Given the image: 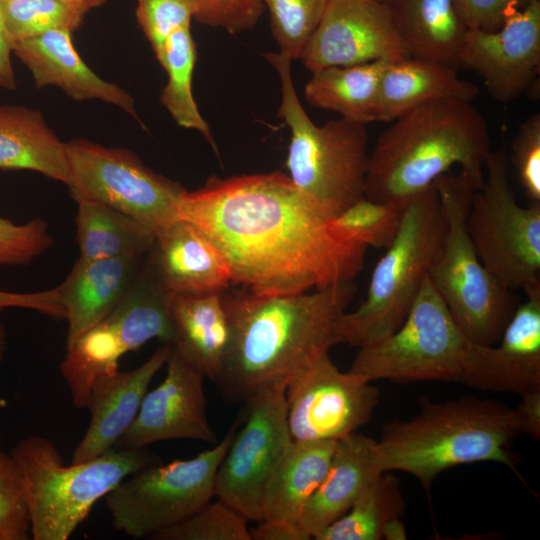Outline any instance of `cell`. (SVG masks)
<instances>
[{"instance_id": "obj_21", "label": "cell", "mask_w": 540, "mask_h": 540, "mask_svg": "<svg viewBox=\"0 0 540 540\" xmlns=\"http://www.w3.org/2000/svg\"><path fill=\"white\" fill-rule=\"evenodd\" d=\"M146 260L169 295L222 293L232 284L229 267L218 249L197 227L182 219L155 233Z\"/></svg>"}, {"instance_id": "obj_32", "label": "cell", "mask_w": 540, "mask_h": 540, "mask_svg": "<svg viewBox=\"0 0 540 540\" xmlns=\"http://www.w3.org/2000/svg\"><path fill=\"white\" fill-rule=\"evenodd\" d=\"M406 502L400 480L383 472L350 509L322 530L316 540H379L389 522L400 518Z\"/></svg>"}, {"instance_id": "obj_37", "label": "cell", "mask_w": 540, "mask_h": 540, "mask_svg": "<svg viewBox=\"0 0 540 540\" xmlns=\"http://www.w3.org/2000/svg\"><path fill=\"white\" fill-rule=\"evenodd\" d=\"M157 540H251L248 520L223 501H210L187 519L160 530Z\"/></svg>"}, {"instance_id": "obj_48", "label": "cell", "mask_w": 540, "mask_h": 540, "mask_svg": "<svg viewBox=\"0 0 540 540\" xmlns=\"http://www.w3.org/2000/svg\"><path fill=\"white\" fill-rule=\"evenodd\" d=\"M383 538L388 540L406 539L405 527L400 518L388 523L384 530Z\"/></svg>"}, {"instance_id": "obj_16", "label": "cell", "mask_w": 540, "mask_h": 540, "mask_svg": "<svg viewBox=\"0 0 540 540\" xmlns=\"http://www.w3.org/2000/svg\"><path fill=\"white\" fill-rule=\"evenodd\" d=\"M411 57L380 0H328L322 18L299 60L311 72L377 60Z\"/></svg>"}, {"instance_id": "obj_13", "label": "cell", "mask_w": 540, "mask_h": 540, "mask_svg": "<svg viewBox=\"0 0 540 540\" xmlns=\"http://www.w3.org/2000/svg\"><path fill=\"white\" fill-rule=\"evenodd\" d=\"M73 199L100 202L156 233L177 219V203L186 190L155 173L124 148L74 139L65 142Z\"/></svg>"}, {"instance_id": "obj_31", "label": "cell", "mask_w": 540, "mask_h": 540, "mask_svg": "<svg viewBox=\"0 0 540 540\" xmlns=\"http://www.w3.org/2000/svg\"><path fill=\"white\" fill-rule=\"evenodd\" d=\"M76 240L81 260L146 255L155 233L128 215L89 199H75Z\"/></svg>"}, {"instance_id": "obj_27", "label": "cell", "mask_w": 540, "mask_h": 540, "mask_svg": "<svg viewBox=\"0 0 540 540\" xmlns=\"http://www.w3.org/2000/svg\"><path fill=\"white\" fill-rule=\"evenodd\" d=\"M335 446L336 441H291L265 487L262 520L298 523L328 470Z\"/></svg>"}, {"instance_id": "obj_50", "label": "cell", "mask_w": 540, "mask_h": 540, "mask_svg": "<svg viewBox=\"0 0 540 540\" xmlns=\"http://www.w3.org/2000/svg\"><path fill=\"white\" fill-rule=\"evenodd\" d=\"M6 349V332L3 325L0 324V363L3 360Z\"/></svg>"}, {"instance_id": "obj_14", "label": "cell", "mask_w": 540, "mask_h": 540, "mask_svg": "<svg viewBox=\"0 0 540 540\" xmlns=\"http://www.w3.org/2000/svg\"><path fill=\"white\" fill-rule=\"evenodd\" d=\"M287 382L256 390L247 399L245 420L237 428L217 469L214 496L248 521L263 519V493L291 443L287 422Z\"/></svg>"}, {"instance_id": "obj_2", "label": "cell", "mask_w": 540, "mask_h": 540, "mask_svg": "<svg viewBox=\"0 0 540 540\" xmlns=\"http://www.w3.org/2000/svg\"><path fill=\"white\" fill-rule=\"evenodd\" d=\"M356 291L353 281L313 292L261 295L246 288L221 293L231 330L217 381L233 399L287 382L341 343L338 321Z\"/></svg>"}, {"instance_id": "obj_23", "label": "cell", "mask_w": 540, "mask_h": 540, "mask_svg": "<svg viewBox=\"0 0 540 540\" xmlns=\"http://www.w3.org/2000/svg\"><path fill=\"white\" fill-rule=\"evenodd\" d=\"M382 473L377 440L355 432L337 440L328 470L304 507L299 526L314 539L344 515Z\"/></svg>"}, {"instance_id": "obj_46", "label": "cell", "mask_w": 540, "mask_h": 540, "mask_svg": "<svg viewBox=\"0 0 540 540\" xmlns=\"http://www.w3.org/2000/svg\"><path fill=\"white\" fill-rule=\"evenodd\" d=\"M251 540H309L298 523H285L269 520L257 522L250 529Z\"/></svg>"}, {"instance_id": "obj_44", "label": "cell", "mask_w": 540, "mask_h": 540, "mask_svg": "<svg viewBox=\"0 0 540 540\" xmlns=\"http://www.w3.org/2000/svg\"><path fill=\"white\" fill-rule=\"evenodd\" d=\"M6 308L30 309L54 319L65 320V311L57 287L31 293L0 290V310Z\"/></svg>"}, {"instance_id": "obj_15", "label": "cell", "mask_w": 540, "mask_h": 540, "mask_svg": "<svg viewBox=\"0 0 540 540\" xmlns=\"http://www.w3.org/2000/svg\"><path fill=\"white\" fill-rule=\"evenodd\" d=\"M285 397L292 440L337 441L370 420L379 390L325 353L288 381Z\"/></svg>"}, {"instance_id": "obj_11", "label": "cell", "mask_w": 540, "mask_h": 540, "mask_svg": "<svg viewBox=\"0 0 540 540\" xmlns=\"http://www.w3.org/2000/svg\"><path fill=\"white\" fill-rule=\"evenodd\" d=\"M468 343L427 276L403 323L359 348L348 371L370 382H458Z\"/></svg>"}, {"instance_id": "obj_20", "label": "cell", "mask_w": 540, "mask_h": 540, "mask_svg": "<svg viewBox=\"0 0 540 540\" xmlns=\"http://www.w3.org/2000/svg\"><path fill=\"white\" fill-rule=\"evenodd\" d=\"M171 345L159 347L135 369H119L97 377L90 388L86 407L90 420L74 449L72 463L85 462L114 449L137 416L155 374L165 365Z\"/></svg>"}, {"instance_id": "obj_28", "label": "cell", "mask_w": 540, "mask_h": 540, "mask_svg": "<svg viewBox=\"0 0 540 540\" xmlns=\"http://www.w3.org/2000/svg\"><path fill=\"white\" fill-rule=\"evenodd\" d=\"M0 169L31 170L70 184L65 143L36 109L0 105Z\"/></svg>"}, {"instance_id": "obj_42", "label": "cell", "mask_w": 540, "mask_h": 540, "mask_svg": "<svg viewBox=\"0 0 540 540\" xmlns=\"http://www.w3.org/2000/svg\"><path fill=\"white\" fill-rule=\"evenodd\" d=\"M193 19L212 28H222L230 34L253 29L266 10L262 0H193Z\"/></svg>"}, {"instance_id": "obj_38", "label": "cell", "mask_w": 540, "mask_h": 540, "mask_svg": "<svg viewBox=\"0 0 540 540\" xmlns=\"http://www.w3.org/2000/svg\"><path fill=\"white\" fill-rule=\"evenodd\" d=\"M31 525L20 470L11 454L0 450V540H27Z\"/></svg>"}, {"instance_id": "obj_9", "label": "cell", "mask_w": 540, "mask_h": 540, "mask_svg": "<svg viewBox=\"0 0 540 540\" xmlns=\"http://www.w3.org/2000/svg\"><path fill=\"white\" fill-rule=\"evenodd\" d=\"M484 171L466 220L475 250L505 287L525 294L540 289V203L518 204L504 150L491 151Z\"/></svg>"}, {"instance_id": "obj_45", "label": "cell", "mask_w": 540, "mask_h": 540, "mask_svg": "<svg viewBox=\"0 0 540 540\" xmlns=\"http://www.w3.org/2000/svg\"><path fill=\"white\" fill-rule=\"evenodd\" d=\"M521 397V402L513 408L518 434H526L538 440L540 437V390Z\"/></svg>"}, {"instance_id": "obj_29", "label": "cell", "mask_w": 540, "mask_h": 540, "mask_svg": "<svg viewBox=\"0 0 540 540\" xmlns=\"http://www.w3.org/2000/svg\"><path fill=\"white\" fill-rule=\"evenodd\" d=\"M385 3L411 56L458 67L468 28L453 0H387Z\"/></svg>"}, {"instance_id": "obj_24", "label": "cell", "mask_w": 540, "mask_h": 540, "mask_svg": "<svg viewBox=\"0 0 540 540\" xmlns=\"http://www.w3.org/2000/svg\"><path fill=\"white\" fill-rule=\"evenodd\" d=\"M146 255L99 260L78 258L65 280L57 286L67 321L66 348L124 298Z\"/></svg>"}, {"instance_id": "obj_40", "label": "cell", "mask_w": 540, "mask_h": 540, "mask_svg": "<svg viewBox=\"0 0 540 540\" xmlns=\"http://www.w3.org/2000/svg\"><path fill=\"white\" fill-rule=\"evenodd\" d=\"M53 244L47 223L33 219L23 224L0 217V265H27Z\"/></svg>"}, {"instance_id": "obj_33", "label": "cell", "mask_w": 540, "mask_h": 540, "mask_svg": "<svg viewBox=\"0 0 540 540\" xmlns=\"http://www.w3.org/2000/svg\"><path fill=\"white\" fill-rule=\"evenodd\" d=\"M196 58V44L190 26L178 29L170 35L159 60L168 75L160 102L179 126L199 131L218 155L210 128L199 112L192 93Z\"/></svg>"}, {"instance_id": "obj_12", "label": "cell", "mask_w": 540, "mask_h": 540, "mask_svg": "<svg viewBox=\"0 0 540 540\" xmlns=\"http://www.w3.org/2000/svg\"><path fill=\"white\" fill-rule=\"evenodd\" d=\"M168 298L145 257L124 298L66 348L60 371L76 408L86 407L94 380L118 370L124 354L152 339L172 344L174 333Z\"/></svg>"}, {"instance_id": "obj_1", "label": "cell", "mask_w": 540, "mask_h": 540, "mask_svg": "<svg viewBox=\"0 0 540 540\" xmlns=\"http://www.w3.org/2000/svg\"><path fill=\"white\" fill-rule=\"evenodd\" d=\"M177 218L218 249L232 284L261 295L353 281L367 251L336 235L330 219L280 171L212 176L181 194Z\"/></svg>"}, {"instance_id": "obj_6", "label": "cell", "mask_w": 540, "mask_h": 540, "mask_svg": "<svg viewBox=\"0 0 540 540\" xmlns=\"http://www.w3.org/2000/svg\"><path fill=\"white\" fill-rule=\"evenodd\" d=\"M263 55L281 81L278 116L291 131L286 161L288 176L300 192L332 219L364 198L369 161L365 124L340 117L316 125L296 93L292 60L279 52Z\"/></svg>"}, {"instance_id": "obj_39", "label": "cell", "mask_w": 540, "mask_h": 540, "mask_svg": "<svg viewBox=\"0 0 540 540\" xmlns=\"http://www.w3.org/2000/svg\"><path fill=\"white\" fill-rule=\"evenodd\" d=\"M194 13L193 0H137V21L158 61L170 35L190 26Z\"/></svg>"}, {"instance_id": "obj_34", "label": "cell", "mask_w": 540, "mask_h": 540, "mask_svg": "<svg viewBox=\"0 0 540 540\" xmlns=\"http://www.w3.org/2000/svg\"><path fill=\"white\" fill-rule=\"evenodd\" d=\"M0 11L10 46L53 29L72 33L88 13L59 0H0Z\"/></svg>"}, {"instance_id": "obj_51", "label": "cell", "mask_w": 540, "mask_h": 540, "mask_svg": "<svg viewBox=\"0 0 540 540\" xmlns=\"http://www.w3.org/2000/svg\"><path fill=\"white\" fill-rule=\"evenodd\" d=\"M380 1L386 2L387 0H380Z\"/></svg>"}, {"instance_id": "obj_4", "label": "cell", "mask_w": 540, "mask_h": 540, "mask_svg": "<svg viewBox=\"0 0 540 540\" xmlns=\"http://www.w3.org/2000/svg\"><path fill=\"white\" fill-rule=\"evenodd\" d=\"M420 403L412 419L383 425L377 440L383 472L409 473L429 493L440 473L458 465L492 461L516 471L509 450L518 435L513 408L474 396Z\"/></svg>"}, {"instance_id": "obj_25", "label": "cell", "mask_w": 540, "mask_h": 540, "mask_svg": "<svg viewBox=\"0 0 540 540\" xmlns=\"http://www.w3.org/2000/svg\"><path fill=\"white\" fill-rule=\"evenodd\" d=\"M168 307L174 333L171 346L205 378L217 383L231 339L221 293L170 294Z\"/></svg>"}, {"instance_id": "obj_30", "label": "cell", "mask_w": 540, "mask_h": 540, "mask_svg": "<svg viewBox=\"0 0 540 540\" xmlns=\"http://www.w3.org/2000/svg\"><path fill=\"white\" fill-rule=\"evenodd\" d=\"M389 62L377 60L314 71L304 88L306 102L351 121L374 122L379 85Z\"/></svg>"}, {"instance_id": "obj_18", "label": "cell", "mask_w": 540, "mask_h": 540, "mask_svg": "<svg viewBox=\"0 0 540 540\" xmlns=\"http://www.w3.org/2000/svg\"><path fill=\"white\" fill-rule=\"evenodd\" d=\"M165 365L164 380L146 392L136 418L115 449L179 439L216 443L206 412L205 376L172 346Z\"/></svg>"}, {"instance_id": "obj_10", "label": "cell", "mask_w": 540, "mask_h": 540, "mask_svg": "<svg viewBox=\"0 0 540 540\" xmlns=\"http://www.w3.org/2000/svg\"><path fill=\"white\" fill-rule=\"evenodd\" d=\"M240 421L193 458L151 464L124 478L105 496L114 529L132 538L151 537L209 503L217 469Z\"/></svg>"}, {"instance_id": "obj_43", "label": "cell", "mask_w": 540, "mask_h": 540, "mask_svg": "<svg viewBox=\"0 0 540 540\" xmlns=\"http://www.w3.org/2000/svg\"><path fill=\"white\" fill-rule=\"evenodd\" d=\"M531 0H453L454 7L468 29L493 32L500 29L516 10Z\"/></svg>"}, {"instance_id": "obj_49", "label": "cell", "mask_w": 540, "mask_h": 540, "mask_svg": "<svg viewBox=\"0 0 540 540\" xmlns=\"http://www.w3.org/2000/svg\"><path fill=\"white\" fill-rule=\"evenodd\" d=\"M59 1L81 7L88 12L91 9L102 6L106 2V0H59Z\"/></svg>"}, {"instance_id": "obj_36", "label": "cell", "mask_w": 540, "mask_h": 540, "mask_svg": "<svg viewBox=\"0 0 540 540\" xmlns=\"http://www.w3.org/2000/svg\"><path fill=\"white\" fill-rule=\"evenodd\" d=\"M270 15L273 38L279 53L291 60L299 57L318 26L328 0H262Z\"/></svg>"}, {"instance_id": "obj_8", "label": "cell", "mask_w": 540, "mask_h": 540, "mask_svg": "<svg viewBox=\"0 0 540 540\" xmlns=\"http://www.w3.org/2000/svg\"><path fill=\"white\" fill-rule=\"evenodd\" d=\"M446 219L441 250L428 276L456 324L472 343L498 342L518 303L483 265L468 234L466 220L474 191L462 173L434 182Z\"/></svg>"}, {"instance_id": "obj_47", "label": "cell", "mask_w": 540, "mask_h": 540, "mask_svg": "<svg viewBox=\"0 0 540 540\" xmlns=\"http://www.w3.org/2000/svg\"><path fill=\"white\" fill-rule=\"evenodd\" d=\"M11 52L0 11V88L14 90L16 83L10 57Z\"/></svg>"}, {"instance_id": "obj_19", "label": "cell", "mask_w": 540, "mask_h": 540, "mask_svg": "<svg viewBox=\"0 0 540 540\" xmlns=\"http://www.w3.org/2000/svg\"><path fill=\"white\" fill-rule=\"evenodd\" d=\"M495 344L469 341L458 382L520 396L540 390V289L526 294Z\"/></svg>"}, {"instance_id": "obj_3", "label": "cell", "mask_w": 540, "mask_h": 540, "mask_svg": "<svg viewBox=\"0 0 540 540\" xmlns=\"http://www.w3.org/2000/svg\"><path fill=\"white\" fill-rule=\"evenodd\" d=\"M391 122L369 154L365 198L403 208L454 165L481 188L491 140L485 118L471 102L436 99Z\"/></svg>"}, {"instance_id": "obj_41", "label": "cell", "mask_w": 540, "mask_h": 540, "mask_svg": "<svg viewBox=\"0 0 540 540\" xmlns=\"http://www.w3.org/2000/svg\"><path fill=\"white\" fill-rule=\"evenodd\" d=\"M511 162L529 203H540V113L523 121L512 142Z\"/></svg>"}, {"instance_id": "obj_26", "label": "cell", "mask_w": 540, "mask_h": 540, "mask_svg": "<svg viewBox=\"0 0 540 540\" xmlns=\"http://www.w3.org/2000/svg\"><path fill=\"white\" fill-rule=\"evenodd\" d=\"M456 69L443 62L413 56L389 62L379 85L375 121L391 122L408 110L436 99L472 102L479 89L459 78Z\"/></svg>"}, {"instance_id": "obj_17", "label": "cell", "mask_w": 540, "mask_h": 540, "mask_svg": "<svg viewBox=\"0 0 540 540\" xmlns=\"http://www.w3.org/2000/svg\"><path fill=\"white\" fill-rule=\"evenodd\" d=\"M458 67L477 73L488 93L510 102L536 89L540 74V0L514 11L493 32L467 29Z\"/></svg>"}, {"instance_id": "obj_5", "label": "cell", "mask_w": 540, "mask_h": 540, "mask_svg": "<svg viewBox=\"0 0 540 540\" xmlns=\"http://www.w3.org/2000/svg\"><path fill=\"white\" fill-rule=\"evenodd\" d=\"M10 454L22 476L34 540L69 539L100 498L137 470L161 462L144 447L114 448L66 465L54 443L41 436L20 440Z\"/></svg>"}, {"instance_id": "obj_22", "label": "cell", "mask_w": 540, "mask_h": 540, "mask_svg": "<svg viewBox=\"0 0 540 540\" xmlns=\"http://www.w3.org/2000/svg\"><path fill=\"white\" fill-rule=\"evenodd\" d=\"M11 50L30 70L36 87L54 85L77 101L97 99L116 105L141 123L133 97L85 64L70 31L49 30L16 42Z\"/></svg>"}, {"instance_id": "obj_7", "label": "cell", "mask_w": 540, "mask_h": 540, "mask_svg": "<svg viewBox=\"0 0 540 540\" xmlns=\"http://www.w3.org/2000/svg\"><path fill=\"white\" fill-rule=\"evenodd\" d=\"M445 233V215L432 184L404 205L398 233L372 272L366 299L339 318L341 343L366 347L403 323L441 250Z\"/></svg>"}, {"instance_id": "obj_35", "label": "cell", "mask_w": 540, "mask_h": 540, "mask_svg": "<svg viewBox=\"0 0 540 540\" xmlns=\"http://www.w3.org/2000/svg\"><path fill=\"white\" fill-rule=\"evenodd\" d=\"M402 213V207L364 197L330 219V225L336 235L348 242L386 249L398 233Z\"/></svg>"}]
</instances>
